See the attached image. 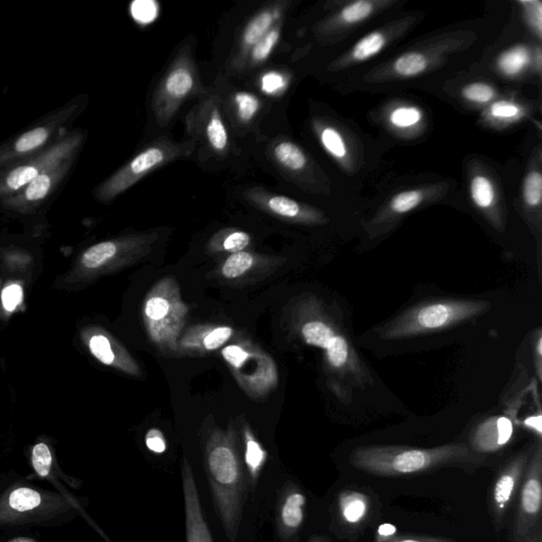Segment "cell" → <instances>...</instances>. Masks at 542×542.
I'll return each instance as SVG.
<instances>
[{
	"label": "cell",
	"instance_id": "cell-46",
	"mask_svg": "<svg viewBox=\"0 0 542 542\" xmlns=\"http://www.w3.org/2000/svg\"><path fill=\"white\" fill-rule=\"evenodd\" d=\"M518 112L517 106L506 102L496 103L492 108L493 115L498 118H513L517 115Z\"/></svg>",
	"mask_w": 542,
	"mask_h": 542
},
{
	"label": "cell",
	"instance_id": "cell-6",
	"mask_svg": "<svg viewBox=\"0 0 542 542\" xmlns=\"http://www.w3.org/2000/svg\"><path fill=\"white\" fill-rule=\"evenodd\" d=\"M201 88L191 44L177 54L154 93L152 108L156 122L167 127L179 108Z\"/></svg>",
	"mask_w": 542,
	"mask_h": 542
},
{
	"label": "cell",
	"instance_id": "cell-17",
	"mask_svg": "<svg viewBox=\"0 0 542 542\" xmlns=\"http://www.w3.org/2000/svg\"><path fill=\"white\" fill-rule=\"evenodd\" d=\"M529 461V454L523 453L513 459L500 473L493 489V505L498 516L504 515L507 504L518 488Z\"/></svg>",
	"mask_w": 542,
	"mask_h": 542
},
{
	"label": "cell",
	"instance_id": "cell-36",
	"mask_svg": "<svg viewBox=\"0 0 542 542\" xmlns=\"http://www.w3.org/2000/svg\"><path fill=\"white\" fill-rule=\"evenodd\" d=\"M463 96L467 100L478 103H487L494 98L495 91L487 84H471L463 89Z\"/></svg>",
	"mask_w": 542,
	"mask_h": 542
},
{
	"label": "cell",
	"instance_id": "cell-7",
	"mask_svg": "<svg viewBox=\"0 0 542 542\" xmlns=\"http://www.w3.org/2000/svg\"><path fill=\"white\" fill-rule=\"evenodd\" d=\"M84 138L85 136L81 132L67 134L61 137L47 150L0 171V198L24 189L50 165L58 163L63 159L71 155H76L83 145Z\"/></svg>",
	"mask_w": 542,
	"mask_h": 542
},
{
	"label": "cell",
	"instance_id": "cell-21",
	"mask_svg": "<svg viewBox=\"0 0 542 542\" xmlns=\"http://www.w3.org/2000/svg\"><path fill=\"white\" fill-rule=\"evenodd\" d=\"M339 505L345 521L351 524L361 522L368 513V498L358 492L342 493Z\"/></svg>",
	"mask_w": 542,
	"mask_h": 542
},
{
	"label": "cell",
	"instance_id": "cell-32",
	"mask_svg": "<svg viewBox=\"0 0 542 542\" xmlns=\"http://www.w3.org/2000/svg\"><path fill=\"white\" fill-rule=\"evenodd\" d=\"M421 201H423V193L420 191L399 193L392 199L391 209L396 213H407L409 211L418 207Z\"/></svg>",
	"mask_w": 542,
	"mask_h": 542
},
{
	"label": "cell",
	"instance_id": "cell-23",
	"mask_svg": "<svg viewBox=\"0 0 542 542\" xmlns=\"http://www.w3.org/2000/svg\"><path fill=\"white\" fill-rule=\"evenodd\" d=\"M233 103H235L237 119L244 125L249 124L261 108V100L258 96L247 91H238L233 96Z\"/></svg>",
	"mask_w": 542,
	"mask_h": 542
},
{
	"label": "cell",
	"instance_id": "cell-50",
	"mask_svg": "<svg viewBox=\"0 0 542 542\" xmlns=\"http://www.w3.org/2000/svg\"><path fill=\"white\" fill-rule=\"evenodd\" d=\"M395 533L396 528L389 526V524H385V526H382L379 529V536H392Z\"/></svg>",
	"mask_w": 542,
	"mask_h": 542
},
{
	"label": "cell",
	"instance_id": "cell-41",
	"mask_svg": "<svg viewBox=\"0 0 542 542\" xmlns=\"http://www.w3.org/2000/svg\"><path fill=\"white\" fill-rule=\"evenodd\" d=\"M232 329L230 328H219L211 332L204 340L205 349L215 350L230 338Z\"/></svg>",
	"mask_w": 542,
	"mask_h": 542
},
{
	"label": "cell",
	"instance_id": "cell-22",
	"mask_svg": "<svg viewBox=\"0 0 542 542\" xmlns=\"http://www.w3.org/2000/svg\"><path fill=\"white\" fill-rule=\"evenodd\" d=\"M82 338L93 355L106 366H112L116 362V354L112 342L107 336L98 332L85 330Z\"/></svg>",
	"mask_w": 542,
	"mask_h": 542
},
{
	"label": "cell",
	"instance_id": "cell-12",
	"mask_svg": "<svg viewBox=\"0 0 542 542\" xmlns=\"http://www.w3.org/2000/svg\"><path fill=\"white\" fill-rule=\"evenodd\" d=\"M197 108L198 111L196 119L192 120L190 129H196L205 145L216 155H227L230 146L229 134H228L225 119L222 116L221 101L215 96H211Z\"/></svg>",
	"mask_w": 542,
	"mask_h": 542
},
{
	"label": "cell",
	"instance_id": "cell-20",
	"mask_svg": "<svg viewBox=\"0 0 542 542\" xmlns=\"http://www.w3.org/2000/svg\"><path fill=\"white\" fill-rule=\"evenodd\" d=\"M282 24L283 19L279 21L277 24L272 27V29L268 32L253 49H251L244 68H254L270 58L273 49L276 48V46L279 43V37H281Z\"/></svg>",
	"mask_w": 542,
	"mask_h": 542
},
{
	"label": "cell",
	"instance_id": "cell-48",
	"mask_svg": "<svg viewBox=\"0 0 542 542\" xmlns=\"http://www.w3.org/2000/svg\"><path fill=\"white\" fill-rule=\"evenodd\" d=\"M524 5H527V9H529V16L530 21L538 30V36L541 33V4L538 3V8H535L536 2H523L521 3Z\"/></svg>",
	"mask_w": 542,
	"mask_h": 542
},
{
	"label": "cell",
	"instance_id": "cell-39",
	"mask_svg": "<svg viewBox=\"0 0 542 542\" xmlns=\"http://www.w3.org/2000/svg\"><path fill=\"white\" fill-rule=\"evenodd\" d=\"M285 85L287 82H285L283 74L276 71L264 74L261 81L262 90L268 95H276L284 88Z\"/></svg>",
	"mask_w": 542,
	"mask_h": 542
},
{
	"label": "cell",
	"instance_id": "cell-31",
	"mask_svg": "<svg viewBox=\"0 0 542 542\" xmlns=\"http://www.w3.org/2000/svg\"><path fill=\"white\" fill-rule=\"evenodd\" d=\"M130 14L139 24H150L158 15V4L151 0H138L130 5Z\"/></svg>",
	"mask_w": 542,
	"mask_h": 542
},
{
	"label": "cell",
	"instance_id": "cell-9",
	"mask_svg": "<svg viewBox=\"0 0 542 542\" xmlns=\"http://www.w3.org/2000/svg\"><path fill=\"white\" fill-rule=\"evenodd\" d=\"M77 105L67 106L65 110L44 120L41 125L27 130L19 138L0 146V171L47 150L61 138L60 130L64 129L68 120L77 113Z\"/></svg>",
	"mask_w": 542,
	"mask_h": 542
},
{
	"label": "cell",
	"instance_id": "cell-15",
	"mask_svg": "<svg viewBox=\"0 0 542 542\" xmlns=\"http://www.w3.org/2000/svg\"><path fill=\"white\" fill-rule=\"evenodd\" d=\"M513 432L512 421L506 416H493L481 421L471 437L473 452L494 453L510 442Z\"/></svg>",
	"mask_w": 542,
	"mask_h": 542
},
{
	"label": "cell",
	"instance_id": "cell-8",
	"mask_svg": "<svg viewBox=\"0 0 542 542\" xmlns=\"http://www.w3.org/2000/svg\"><path fill=\"white\" fill-rule=\"evenodd\" d=\"M208 469L222 516L228 527L233 530L242 490L241 467L233 450L221 445L209 453Z\"/></svg>",
	"mask_w": 542,
	"mask_h": 542
},
{
	"label": "cell",
	"instance_id": "cell-16",
	"mask_svg": "<svg viewBox=\"0 0 542 542\" xmlns=\"http://www.w3.org/2000/svg\"><path fill=\"white\" fill-rule=\"evenodd\" d=\"M182 479H184L186 499L188 542H213L203 516L192 470L187 461H185L184 470H182Z\"/></svg>",
	"mask_w": 542,
	"mask_h": 542
},
{
	"label": "cell",
	"instance_id": "cell-28",
	"mask_svg": "<svg viewBox=\"0 0 542 542\" xmlns=\"http://www.w3.org/2000/svg\"><path fill=\"white\" fill-rule=\"evenodd\" d=\"M385 38L382 34L375 32L370 34V36L362 39L356 45L355 49L353 51L354 58L357 61H364L371 56L378 54L379 51L384 48Z\"/></svg>",
	"mask_w": 542,
	"mask_h": 542
},
{
	"label": "cell",
	"instance_id": "cell-33",
	"mask_svg": "<svg viewBox=\"0 0 542 542\" xmlns=\"http://www.w3.org/2000/svg\"><path fill=\"white\" fill-rule=\"evenodd\" d=\"M524 199L530 207H536L541 202L542 176L539 172H530L524 181Z\"/></svg>",
	"mask_w": 542,
	"mask_h": 542
},
{
	"label": "cell",
	"instance_id": "cell-34",
	"mask_svg": "<svg viewBox=\"0 0 542 542\" xmlns=\"http://www.w3.org/2000/svg\"><path fill=\"white\" fill-rule=\"evenodd\" d=\"M321 141L324 147L335 157L344 158L346 156V145L338 130L332 128L324 129L321 134Z\"/></svg>",
	"mask_w": 542,
	"mask_h": 542
},
{
	"label": "cell",
	"instance_id": "cell-51",
	"mask_svg": "<svg viewBox=\"0 0 542 542\" xmlns=\"http://www.w3.org/2000/svg\"><path fill=\"white\" fill-rule=\"evenodd\" d=\"M3 289H4L3 279H2V277H0V299H2Z\"/></svg>",
	"mask_w": 542,
	"mask_h": 542
},
{
	"label": "cell",
	"instance_id": "cell-47",
	"mask_svg": "<svg viewBox=\"0 0 542 542\" xmlns=\"http://www.w3.org/2000/svg\"><path fill=\"white\" fill-rule=\"evenodd\" d=\"M381 539L379 542H453L446 539L440 538H409V536H403V538H396V536H380Z\"/></svg>",
	"mask_w": 542,
	"mask_h": 542
},
{
	"label": "cell",
	"instance_id": "cell-30",
	"mask_svg": "<svg viewBox=\"0 0 542 542\" xmlns=\"http://www.w3.org/2000/svg\"><path fill=\"white\" fill-rule=\"evenodd\" d=\"M4 265L10 272L24 273L31 265V256L24 251L8 250L3 254Z\"/></svg>",
	"mask_w": 542,
	"mask_h": 542
},
{
	"label": "cell",
	"instance_id": "cell-29",
	"mask_svg": "<svg viewBox=\"0 0 542 542\" xmlns=\"http://www.w3.org/2000/svg\"><path fill=\"white\" fill-rule=\"evenodd\" d=\"M254 263V258L248 253L233 254L222 267V273L228 279H235L244 275Z\"/></svg>",
	"mask_w": 542,
	"mask_h": 542
},
{
	"label": "cell",
	"instance_id": "cell-35",
	"mask_svg": "<svg viewBox=\"0 0 542 542\" xmlns=\"http://www.w3.org/2000/svg\"><path fill=\"white\" fill-rule=\"evenodd\" d=\"M372 4L369 2H357L347 5L341 13V19L347 24H354L366 20L372 13Z\"/></svg>",
	"mask_w": 542,
	"mask_h": 542
},
{
	"label": "cell",
	"instance_id": "cell-5",
	"mask_svg": "<svg viewBox=\"0 0 542 542\" xmlns=\"http://www.w3.org/2000/svg\"><path fill=\"white\" fill-rule=\"evenodd\" d=\"M194 150H196L194 141L175 142L170 139H159L146 147L110 179L102 182L96 188L95 196L100 202H111L153 171L180 158L190 156Z\"/></svg>",
	"mask_w": 542,
	"mask_h": 542
},
{
	"label": "cell",
	"instance_id": "cell-43",
	"mask_svg": "<svg viewBox=\"0 0 542 542\" xmlns=\"http://www.w3.org/2000/svg\"><path fill=\"white\" fill-rule=\"evenodd\" d=\"M222 355H224L226 361L229 363L231 366L236 368H241L242 364L246 362V359L248 358V354L238 346L225 347V350L222 351Z\"/></svg>",
	"mask_w": 542,
	"mask_h": 542
},
{
	"label": "cell",
	"instance_id": "cell-4",
	"mask_svg": "<svg viewBox=\"0 0 542 542\" xmlns=\"http://www.w3.org/2000/svg\"><path fill=\"white\" fill-rule=\"evenodd\" d=\"M485 300L435 299L421 302L393 319L376 332L381 339L399 340L440 332L487 313Z\"/></svg>",
	"mask_w": 542,
	"mask_h": 542
},
{
	"label": "cell",
	"instance_id": "cell-13",
	"mask_svg": "<svg viewBox=\"0 0 542 542\" xmlns=\"http://www.w3.org/2000/svg\"><path fill=\"white\" fill-rule=\"evenodd\" d=\"M284 5V3L279 2L268 4L248 21L239 37L236 54L231 61L233 70H244L251 49L272 29L279 21L282 20Z\"/></svg>",
	"mask_w": 542,
	"mask_h": 542
},
{
	"label": "cell",
	"instance_id": "cell-26",
	"mask_svg": "<svg viewBox=\"0 0 542 542\" xmlns=\"http://www.w3.org/2000/svg\"><path fill=\"white\" fill-rule=\"evenodd\" d=\"M471 196L478 207L489 208L494 203V187L487 177L477 176L471 181Z\"/></svg>",
	"mask_w": 542,
	"mask_h": 542
},
{
	"label": "cell",
	"instance_id": "cell-49",
	"mask_svg": "<svg viewBox=\"0 0 542 542\" xmlns=\"http://www.w3.org/2000/svg\"><path fill=\"white\" fill-rule=\"evenodd\" d=\"M541 421V414L538 413L536 416H529V418H528L526 421H524V425L529 428V429H532L533 431L538 433V437L540 438L542 432Z\"/></svg>",
	"mask_w": 542,
	"mask_h": 542
},
{
	"label": "cell",
	"instance_id": "cell-10",
	"mask_svg": "<svg viewBox=\"0 0 542 542\" xmlns=\"http://www.w3.org/2000/svg\"><path fill=\"white\" fill-rule=\"evenodd\" d=\"M77 155L78 154L63 159L58 163L50 165L24 189L0 198V204L11 213L21 214L31 213L38 208L42 207L43 204L53 196L62 181L71 172Z\"/></svg>",
	"mask_w": 542,
	"mask_h": 542
},
{
	"label": "cell",
	"instance_id": "cell-40",
	"mask_svg": "<svg viewBox=\"0 0 542 542\" xmlns=\"http://www.w3.org/2000/svg\"><path fill=\"white\" fill-rule=\"evenodd\" d=\"M249 243L250 237L246 232L235 231L226 238L222 246L229 253L237 254L246 248Z\"/></svg>",
	"mask_w": 542,
	"mask_h": 542
},
{
	"label": "cell",
	"instance_id": "cell-52",
	"mask_svg": "<svg viewBox=\"0 0 542 542\" xmlns=\"http://www.w3.org/2000/svg\"><path fill=\"white\" fill-rule=\"evenodd\" d=\"M11 542H33V541L29 540V539L20 538V539H15V540L11 541Z\"/></svg>",
	"mask_w": 542,
	"mask_h": 542
},
{
	"label": "cell",
	"instance_id": "cell-44",
	"mask_svg": "<svg viewBox=\"0 0 542 542\" xmlns=\"http://www.w3.org/2000/svg\"><path fill=\"white\" fill-rule=\"evenodd\" d=\"M146 446L153 453L163 454L167 448L161 431L152 429L146 436Z\"/></svg>",
	"mask_w": 542,
	"mask_h": 542
},
{
	"label": "cell",
	"instance_id": "cell-42",
	"mask_svg": "<svg viewBox=\"0 0 542 542\" xmlns=\"http://www.w3.org/2000/svg\"><path fill=\"white\" fill-rule=\"evenodd\" d=\"M169 302L163 298H153L147 301L146 313L153 321H161L169 312Z\"/></svg>",
	"mask_w": 542,
	"mask_h": 542
},
{
	"label": "cell",
	"instance_id": "cell-19",
	"mask_svg": "<svg viewBox=\"0 0 542 542\" xmlns=\"http://www.w3.org/2000/svg\"><path fill=\"white\" fill-rule=\"evenodd\" d=\"M271 155L279 167L288 171H301L307 163L304 151L289 141L278 142L272 146Z\"/></svg>",
	"mask_w": 542,
	"mask_h": 542
},
{
	"label": "cell",
	"instance_id": "cell-14",
	"mask_svg": "<svg viewBox=\"0 0 542 542\" xmlns=\"http://www.w3.org/2000/svg\"><path fill=\"white\" fill-rule=\"evenodd\" d=\"M542 448L541 443L529 462L526 481L523 483L521 499V511L518 518V534L527 535L539 518L542 502L541 487Z\"/></svg>",
	"mask_w": 542,
	"mask_h": 542
},
{
	"label": "cell",
	"instance_id": "cell-37",
	"mask_svg": "<svg viewBox=\"0 0 542 542\" xmlns=\"http://www.w3.org/2000/svg\"><path fill=\"white\" fill-rule=\"evenodd\" d=\"M264 460L265 453L262 450L260 445L249 438L247 441L246 463L253 476H256V473L259 472Z\"/></svg>",
	"mask_w": 542,
	"mask_h": 542
},
{
	"label": "cell",
	"instance_id": "cell-24",
	"mask_svg": "<svg viewBox=\"0 0 542 542\" xmlns=\"http://www.w3.org/2000/svg\"><path fill=\"white\" fill-rule=\"evenodd\" d=\"M306 498L301 493H293L285 500L282 507V521L288 529H296L304 521V506Z\"/></svg>",
	"mask_w": 542,
	"mask_h": 542
},
{
	"label": "cell",
	"instance_id": "cell-25",
	"mask_svg": "<svg viewBox=\"0 0 542 542\" xmlns=\"http://www.w3.org/2000/svg\"><path fill=\"white\" fill-rule=\"evenodd\" d=\"M529 62L528 49L519 46V47L513 48L502 54L498 64L501 71L509 74V76H515L529 64Z\"/></svg>",
	"mask_w": 542,
	"mask_h": 542
},
{
	"label": "cell",
	"instance_id": "cell-1",
	"mask_svg": "<svg viewBox=\"0 0 542 542\" xmlns=\"http://www.w3.org/2000/svg\"><path fill=\"white\" fill-rule=\"evenodd\" d=\"M84 512L82 500L39 488L16 473L0 479V530L63 527Z\"/></svg>",
	"mask_w": 542,
	"mask_h": 542
},
{
	"label": "cell",
	"instance_id": "cell-27",
	"mask_svg": "<svg viewBox=\"0 0 542 542\" xmlns=\"http://www.w3.org/2000/svg\"><path fill=\"white\" fill-rule=\"evenodd\" d=\"M427 60L423 54L410 53L401 56L395 65V70L404 77H413L426 70Z\"/></svg>",
	"mask_w": 542,
	"mask_h": 542
},
{
	"label": "cell",
	"instance_id": "cell-3",
	"mask_svg": "<svg viewBox=\"0 0 542 542\" xmlns=\"http://www.w3.org/2000/svg\"><path fill=\"white\" fill-rule=\"evenodd\" d=\"M465 444H448L436 448L401 446L359 447L351 454L356 469L379 476H402L447 464L476 462Z\"/></svg>",
	"mask_w": 542,
	"mask_h": 542
},
{
	"label": "cell",
	"instance_id": "cell-38",
	"mask_svg": "<svg viewBox=\"0 0 542 542\" xmlns=\"http://www.w3.org/2000/svg\"><path fill=\"white\" fill-rule=\"evenodd\" d=\"M421 120V113L416 108H398L392 113L391 121L396 127L407 128L418 123Z\"/></svg>",
	"mask_w": 542,
	"mask_h": 542
},
{
	"label": "cell",
	"instance_id": "cell-2",
	"mask_svg": "<svg viewBox=\"0 0 542 542\" xmlns=\"http://www.w3.org/2000/svg\"><path fill=\"white\" fill-rule=\"evenodd\" d=\"M301 335L308 346L324 351L332 382L330 388L344 404H349L357 390L373 385L366 364L353 346L349 336L328 316L317 315L302 325Z\"/></svg>",
	"mask_w": 542,
	"mask_h": 542
},
{
	"label": "cell",
	"instance_id": "cell-18",
	"mask_svg": "<svg viewBox=\"0 0 542 542\" xmlns=\"http://www.w3.org/2000/svg\"><path fill=\"white\" fill-rule=\"evenodd\" d=\"M245 199L267 213L287 220H302L306 213L302 204L294 199L268 192L262 188H251L244 193Z\"/></svg>",
	"mask_w": 542,
	"mask_h": 542
},
{
	"label": "cell",
	"instance_id": "cell-45",
	"mask_svg": "<svg viewBox=\"0 0 542 542\" xmlns=\"http://www.w3.org/2000/svg\"><path fill=\"white\" fill-rule=\"evenodd\" d=\"M533 358H534V368L536 376L539 381L542 379V334L541 329H538V333L535 335V340L533 345Z\"/></svg>",
	"mask_w": 542,
	"mask_h": 542
},
{
	"label": "cell",
	"instance_id": "cell-11",
	"mask_svg": "<svg viewBox=\"0 0 542 542\" xmlns=\"http://www.w3.org/2000/svg\"><path fill=\"white\" fill-rule=\"evenodd\" d=\"M29 459L36 476L53 484L56 492L66 496L67 498H77L71 490L79 489L83 483L78 478L63 471L54 444L48 438L43 436L38 438L30 449Z\"/></svg>",
	"mask_w": 542,
	"mask_h": 542
}]
</instances>
